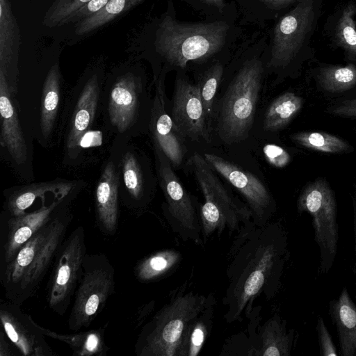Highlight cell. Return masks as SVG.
Listing matches in <instances>:
<instances>
[{
	"label": "cell",
	"instance_id": "cell-1",
	"mask_svg": "<svg viewBox=\"0 0 356 356\" xmlns=\"http://www.w3.org/2000/svg\"><path fill=\"white\" fill-rule=\"evenodd\" d=\"M234 241L226 270L227 286L222 298L227 323L241 322L252 312L261 296L274 298L289 259L287 233L280 221L244 226Z\"/></svg>",
	"mask_w": 356,
	"mask_h": 356
},
{
	"label": "cell",
	"instance_id": "cell-2",
	"mask_svg": "<svg viewBox=\"0 0 356 356\" xmlns=\"http://www.w3.org/2000/svg\"><path fill=\"white\" fill-rule=\"evenodd\" d=\"M72 218L68 208L65 207L0 268V284L6 300L22 306L37 294L53 266Z\"/></svg>",
	"mask_w": 356,
	"mask_h": 356
},
{
	"label": "cell",
	"instance_id": "cell-3",
	"mask_svg": "<svg viewBox=\"0 0 356 356\" xmlns=\"http://www.w3.org/2000/svg\"><path fill=\"white\" fill-rule=\"evenodd\" d=\"M214 296L188 289H176L165 304L142 328L134 347L138 356H179L191 324L213 301Z\"/></svg>",
	"mask_w": 356,
	"mask_h": 356
},
{
	"label": "cell",
	"instance_id": "cell-4",
	"mask_svg": "<svg viewBox=\"0 0 356 356\" xmlns=\"http://www.w3.org/2000/svg\"><path fill=\"white\" fill-rule=\"evenodd\" d=\"M187 164L204 197L200 209L203 243L213 235L220 238L225 231L238 233L252 221L248 205L225 188L204 156L195 153Z\"/></svg>",
	"mask_w": 356,
	"mask_h": 356
},
{
	"label": "cell",
	"instance_id": "cell-5",
	"mask_svg": "<svg viewBox=\"0 0 356 356\" xmlns=\"http://www.w3.org/2000/svg\"><path fill=\"white\" fill-rule=\"evenodd\" d=\"M229 28L222 21L186 24L168 15L156 30V50L171 66L184 69L188 61L218 52L225 44Z\"/></svg>",
	"mask_w": 356,
	"mask_h": 356
},
{
	"label": "cell",
	"instance_id": "cell-6",
	"mask_svg": "<svg viewBox=\"0 0 356 356\" xmlns=\"http://www.w3.org/2000/svg\"><path fill=\"white\" fill-rule=\"evenodd\" d=\"M263 72L260 60H247L228 86L216 114V130L225 143H238L248 136L254 122Z\"/></svg>",
	"mask_w": 356,
	"mask_h": 356
},
{
	"label": "cell",
	"instance_id": "cell-7",
	"mask_svg": "<svg viewBox=\"0 0 356 356\" xmlns=\"http://www.w3.org/2000/svg\"><path fill=\"white\" fill-rule=\"evenodd\" d=\"M115 289V269L103 253L86 254L67 320L70 330L87 328L102 312Z\"/></svg>",
	"mask_w": 356,
	"mask_h": 356
},
{
	"label": "cell",
	"instance_id": "cell-8",
	"mask_svg": "<svg viewBox=\"0 0 356 356\" xmlns=\"http://www.w3.org/2000/svg\"><path fill=\"white\" fill-rule=\"evenodd\" d=\"M297 208L299 213L306 212L312 217L320 250L318 273L327 274L334 262L339 241L337 203L327 182L318 179L307 185L298 198Z\"/></svg>",
	"mask_w": 356,
	"mask_h": 356
},
{
	"label": "cell",
	"instance_id": "cell-9",
	"mask_svg": "<svg viewBox=\"0 0 356 356\" xmlns=\"http://www.w3.org/2000/svg\"><path fill=\"white\" fill-rule=\"evenodd\" d=\"M158 181L164 195V216L174 233L184 241L203 244L197 200L184 187L165 155L154 147Z\"/></svg>",
	"mask_w": 356,
	"mask_h": 356
},
{
	"label": "cell",
	"instance_id": "cell-10",
	"mask_svg": "<svg viewBox=\"0 0 356 356\" xmlns=\"http://www.w3.org/2000/svg\"><path fill=\"white\" fill-rule=\"evenodd\" d=\"M86 254L85 229L80 225L63 241L47 285L48 306L59 316L65 314L74 296Z\"/></svg>",
	"mask_w": 356,
	"mask_h": 356
},
{
	"label": "cell",
	"instance_id": "cell-11",
	"mask_svg": "<svg viewBox=\"0 0 356 356\" xmlns=\"http://www.w3.org/2000/svg\"><path fill=\"white\" fill-rule=\"evenodd\" d=\"M315 0H299L277 23L269 66L284 68L294 60L312 34L316 18Z\"/></svg>",
	"mask_w": 356,
	"mask_h": 356
},
{
	"label": "cell",
	"instance_id": "cell-12",
	"mask_svg": "<svg viewBox=\"0 0 356 356\" xmlns=\"http://www.w3.org/2000/svg\"><path fill=\"white\" fill-rule=\"evenodd\" d=\"M212 168L232 184L244 197L252 214V222L263 226L276 210L275 200L265 184L254 175L218 155L204 153Z\"/></svg>",
	"mask_w": 356,
	"mask_h": 356
},
{
	"label": "cell",
	"instance_id": "cell-13",
	"mask_svg": "<svg viewBox=\"0 0 356 356\" xmlns=\"http://www.w3.org/2000/svg\"><path fill=\"white\" fill-rule=\"evenodd\" d=\"M170 116L183 138L210 141L209 122L197 85L177 77L175 83Z\"/></svg>",
	"mask_w": 356,
	"mask_h": 356
},
{
	"label": "cell",
	"instance_id": "cell-14",
	"mask_svg": "<svg viewBox=\"0 0 356 356\" xmlns=\"http://www.w3.org/2000/svg\"><path fill=\"white\" fill-rule=\"evenodd\" d=\"M0 321L9 341L23 356H55L33 318L21 306L1 300Z\"/></svg>",
	"mask_w": 356,
	"mask_h": 356
},
{
	"label": "cell",
	"instance_id": "cell-15",
	"mask_svg": "<svg viewBox=\"0 0 356 356\" xmlns=\"http://www.w3.org/2000/svg\"><path fill=\"white\" fill-rule=\"evenodd\" d=\"M65 197L61 196L33 212L8 216L1 243L0 268L8 264L21 247L67 206Z\"/></svg>",
	"mask_w": 356,
	"mask_h": 356
},
{
	"label": "cell",
	"instance_id": "cell-16",
	"mask_svg": "<svg viewBox=\"0 0 356 356\" xmlns=\"http://www.w3.org/2000/svg\"><path fill=\"white\" fill-rule=\"evenodd\" d=\"M143 92L141 79L131 72L118 77L108 89V120L117 133L126 134L136 124Z\"/></svg>",
	"mask_w": 356,
	"mask_h": 356
},
{
	"label": "cell",
	"instance_id": "cell-17",
	"mask_svg": "<svg viewBox=\"0 0 356 356\" xmlns=\"http://www.w3.org/2000/svg\"><path fill=\"white\" fill-rule=\"evenodd\" d=\"M163 78L156 83V95L151 108L149 129L154 147L160 150L174 169L179 168L186 154L185 139L175 128L170 115L166 111Z\"/></svg>",
	"mask_w": 356,
	"mask_h": 356
},
{
	"label": "cell",
	"instance_id": "cell-18",
	"mask_svg": "<svg viewBox=\"0 0 356 356\" xmlns=\"http://www.w3.org/2000/svg\"><path fill=\"white\" fill-rule=\"evenodd\" d=\"M11 90L7 78L0 70V143L17 164L27 160V145L21 128L17 110L11 98Z\"/></svg>",
	"mask_w": 356,
	"mask_h": 356
},
{
	"label": "cell",
	"instance_id": "cell-19",
	"mask_svg": "<svg viewBox=\"0 0 356 356\" xmlns=\"http://www.w3.org/2000/svg\"><path fill=\"white\" fill-rule=\"evenodd\" d=\"M99 97V82L97 75L94 74L85 83L72 111L65 140V148L69 154L76 155L80 151L81 138L94 122Z\"/></svg>",
	"mask_w": 356,
	"mask_h": 356
},
{
	"label": "cell",
	"instance_id": "cell-20",
	"mask_svg": "<svg viewBox=\"0 0 356 356\" xmlns=\"http://www.w3.org/2000/svg\"><path fill=\"white\" fill-rule=\"evenodd\" d=\"M119 171L112 161L105 165L95 191L97 225L106 235H114L118 227Z\"/></svg>",
	"mask_w": 356,
	"mask_h": 356
},
{
	"label": "cell",
	"instance_id": "cell-21",
	"mask_svg": "<svg viewBox=\"0 0 356 356\" xmlns=\"http://www.w3.org/2000/svg\"><path fill=\"white\" fill-rule=\"evenodd\" d=\"M295 333L294 329L287 330L284 319L274 314L263 325L259 326L252 355L290 356Z\"/></svg>",
	"mask_w": 356,
	"mask_h": 356
},
{
	"label": "cell",
	"instance_id": "cell-22",
	"mask_svg": "<svg viewBox=\"0 0 356 356\" xmlns=\"http://www.w3.org/2000/svg\"><path fill=\"white\" fill-rule=\"evenodd\" d=\"M328 314L334 324L342 356H356V305L346 286L329 303Z\"/></svg>",
	"mask_w": 356,
	"mask_h": 356
},
{
	"label": "cell",
	"instance_id": "cell-23",
	"mask_svg": "<svg viewBox=\"0 0 356 356\" xmlns=\"http://www.w3.org/2000/svg\"><path fill=\"white\" fill-rule=\"evenodd\" d=\"M38 326L45 337L66 343L72 350L73 355L106 356L109 351L104 338L106 325L71 334L58 333L39 324Z\"/></svg>",
	"mask_w": 356,
	"mask_h": 356
},
{
	"label": "cell",
	"instance_id": "cell-24",
	"mask_svg": "<svg viewBox=\"0 0 356 356\" xmlns=\"http://www.w3.org/2000/svg\"><path fill=\"white\" fill-rule=\"evenodd\" d=\"M19 31L8 0H0V70L8 81L16 61L19 45Z\"/></svg>",
	"mask_w": 356,
	"mask_h": 356
},
{
	"label": "cell",
	"instance_id": "cell-25",
	"mask_svg": "<svg viewBox=\"0 0 356 356\" xmlns=\"http://www.w3.org/2000/svg\"><path fill=\"white\" fill-rule=\"evenodd\" d=\"M122 175L124 186L130 197L131 207L142 211L151 200V191L145 183V175L138 156L127 151L122 159Z\"/></svg>",
	"mask_w": 356,
	"mask_h": 356
},
{
	"label": "cell",
	"instance_id": "cell-26",
	"mask_svg": "<svg viewBox=\"0 0 356 356\" xmlns=\"http://www.w3.org/2000/svg\"><path fill=\"white\" fill-rule=\"evenodd\" d=\"M73 184L58 181L41 182L19 187L8 195L5 209L8 216H17L26 213L34 201L50 191L70 192Z\"/></svg>",
	"mask_w": 356,
	"mask_h": 356
},
{
	"label": "cell",
	"instance_id": "cell-27",
	"mask_svg": "<svg viewBox=\"0 0 356 356\" xmlns=\"http://www.w3.org/2000/svg\"><path fill=\"white\" fill-rule=\"evenodd\" d=\"M181 253L173 249L154 252L140 259L135 266L134 275L140 282H151L169 275L180 264Z\"/></svg>",
	"mask_w": 356,
	"mask_h": 356
},
{
	"label": "cell",
	"instance_id": "cell-28",
	"mask_svg": "<svg viewBox=\"0 0 356 356\" xmlns=\"http://www.w3.org/2000/svg\"><path fill=\"white\" fill-rule=\"evenodd\" d=\"M60 99V73L54 64L45 79L42 95L40 130L44 138L51 136L58 114Z\"/></svg>",
	"mask_w": 356,
	"mask_h": 356
},
{
	"label": "cell",
	"instance_id": "cell-29",
	"mask_svg": "<svg viewBox=\"0 0 356 356\" xmlns=\"http://www.w3.org/2000/svg\"><path fill=\"white\" fill-rule=\"evenodd\" d=\"M302 99L292 92H286L276 98L267 108L264 127L270 131L284 128L299 112Z\"/></svg>",
	"mask_w": 356,
	"mask_h": 356
},
{
	"label": "cell",
	"instance_id": "cell-30",
	"mask_svg": "<svg viewBox=\"0 0 356 356\" xmlns=\"http://www.w3.org/2000/svg\"><path fill=\"white\" fill-rule=\"evenodd\" d=\"M216 300L210 303L188 328L179 356H197L201 351L213 326Z\"/></svg>",
	"mask_w": 356,
	"mask_h": 356
},
{
	"label": "cell",
	"instance_id": "cell-31",
	"mask_svg": "<svg viewBox=\"0 0 356 356\" xmlns=\"http://www.w3.org/2000/svg\"><path fill=\"white\" fill-rule=\"evenodd\" d=\"M290 138L301 146L324 153L342 154L352 149L346 140L323 131H300Z\"/></svg>",
	"mask_w": 356,
	"mask_h": 356
},
{
	"label": "cell",
	"instance_id": "cell-32",
	"mask_svg": "<svg viewBox=\"0 0 356 356\" xmlns=\"http://www.w3.org/2000/svg\"><path fill=\"white\" fill-rule=\"evenodd\" d=\"M143 0H110L100 10L78 22L75 26L77 35H85L102 27Z\"/></svg>",
	"mask_w": 356,
	"mask_h": 356
},
{
	"label": "cell",
	"instance_id": "cell-33",
	"mask_svg": "<svg viewBox=\"0 0 356 356\" xmlns=\"http://www.w3.org/2000/svg\"><path fill=\"white\" fill-rule=\"evenodd\" d=\"M318 81L321 88L330 92H341L356 85V66H329L321 70Z\"/></svg>",
	"mask_w": 356,
	"mask_h": 356
},
{
	"label": "cell",
	"instance_id": "cell-34",
	"mask_svg": "<svg viewBox=\"0 0 356 356\" xmlns=\"http://www.w3.org/2000/svg\"><path fill=\"white\" fill-rule=\"evenodd\" d=\"M91 0H53L42 20L46 26L58 27L72 22L79 10Z\"/></svg>",
	"mask_w": 356,
	"mask_h": 356
},
{
	"label": "cell",
	"instance_id": "cell-35",
	"mask_svg": "<svg viewBox=\"0 0 356 356\" xmlns=\"http://www.w3.org/2000/svg\"><path fill=\"white\" fill-rule=\"evenodd\" d=\"M356 5L350 3L343 9L336 27V39L350 56L356 58Z\"/></svg>",
	"mask_w": 356,
	"mask_h": 356
},
{
	"label": "cell",
	"instance_id": "cell-36",
	"mask_svg": "<svg viewBox=\"0 0 356 356\" xmlns=\"http://www.w3.org/2000/svg\"><path fill=\"white\" fill-rule=\"evenodd\" d=\"M222 65L216 63L209 67L197 84L209 124L213 113V103L222 76Z\"/></svg>",
	"mask_w": 356,
	"mask_h": 356
},
{
	"label": "cell",
	"instance_id": "cell-37",
	"mask_svg": "<svg viewBox=\"0 0 356 356\" xmlns=\"http://www.w3.org/2000/svg\"><path fill=\"white\" fill-rule=\"evenodd\" d=\"M316 330L317 332L319 353L321 356H337L339 353L332 339L330 334L324 322L323 317L317 319Z\"/></svg>",
	"mask_w": 356,
	"mask_h": 356
},
{
	"label": "cell",
	"instance_id": "cell-38",
	"mask_svg": "<svg viewBox=\"0 0 356 356\" xmlns=\"http://www.w3.org/2000/svg\"><path fill=\"white\" fill-rule=\"evenodd\" d=\"M264 151L269 163L276 167H284L290 161L289 154L279 146L268 145L264 147Z\"/></svg>",
	"mask_w": 356,
	"mask_h": 356
},
{
	"label": "cell",
	"instance_id": "cell-39",
	"mask_svg": "<svg viewBox=\"0 0 356 356\" xmlns=\"http://www.w3.org/2000/svg\"><path fill=\"white\" fill-rule=\"evenodd\" d=\"M330 113L346 118H356V98L346 100L328 108Z\"/></svg>",
	"mask_w": 356,
	"mask_h": 356
},
{
	"label": "cell",
	"instance_id": "cell-40",
	"mask_svg": "<svg viewBox=\"0 0 356 356\" xmlns=\"http://www.w3.org/2000/svg\"><path fill=\"white\" fill-rule=\"evenodd\" d=\"M110 0H91L81 8L72 22L84 19L102 9Z\"/></svg>",
	"mask_w": 356,
	"mask_h": 356
},
{
	"label": "cell",
	"instance_id": "cell-41",
	"mask_svg": "<svg viewBox=\"0 0 356 356\" xmlns=\"http://www.w3.org/2000/svg\"><path fill=\"white\" fill-rule=\"evenodd\" d=\"M4 330L2 329L0 332V356H15L17 350L13 344L8 341Z\"/></svg>",
	"mask_w": 356,
	"mask_h": 356
},
{
	"label": "cell",
	"instance_id": "cell-42",
	"mask_svg": "<svg viewBox=\"0 0 356 356\" xmlns=\"http://www.w3.org/2000/svg\"><path fill=\"white\" fill-rule=\"evenodd\" d=\"M101 134L97 131H88L81 138L79 147H88L99 145Z\"/></svg>",
	"mask_w": 356,
	"mask_h": 356
},
{
	"label": "cell",
	"instance_id": "cell-43",
	"mask_svg": "<svg viewBox=\"0 0 356 356\" xmlns=\"http://www.w3.org/2000/svg\"><path fill=\"white\" fill-rule=\"evenodd\" d=\"M152 302L148 305H143L139 308L135 316L134 323H136V327L139 326L144 321L145 316H147L152 310L153 305Z\"/></svg>",
	"mask_w": 356,
	"mask_h": 356
},
{
	"label": "cell",
	"instance_id": "cell-44",
	"mask_svg": "<svg viewBox=\"0 0 356 356\" xmlns=\"http://www.w3.org/2000/svg\"><path fill=\"white\" fill-rule=\"evenodd\" d=\"M273 9H280L299 0H259Z\"/></svg>",
	"mask_w": 356,
	"mask_h": 356
},
{
	"label": "cell",
	"instance_id": "cell-45",
	"mask_svg": "<svg viewBox=\"0 0 356 356\" xmlns=\"http://www.w3.org/2000/svg\"><path fill=\"white\" fill-rule=\"evenodd\" d=\"M353 232H354V243H355V254L356 257V193L353 197Z\"/></svg>",
	"mask_w": 356,
	"mask_h": 356
},
{
	"label": "cell",
	"instance_id": "cell-46",
	"mask_svg": "<svg viewBox=\"0 0 356 356\" xmlns=\"http://www.w3.org/2000/svg\"><path fill=\"white\" fill-rule=\"evenodd\" d=\"M207 4L213 5L218 8H222L223 6V0H200Z\"/></svg>",
	"mask_w": 356,
	"mask_h": 356
},
{
	"label": "cell",
	"instance_id": "cell-47",
	"mask_svg": "<svg viewBox=\"0 0 356 356\" xmlns=\"http://www.w3.org/2000/svg\"><path fill=\"white\" fill-rule=\"evenodd\" d=\"M355 286H356V264H355ZM355 298H356V289H355Z\"/></svg>",
	"mask_w": 356,
	"mask_h": 356
}]
</instances>
